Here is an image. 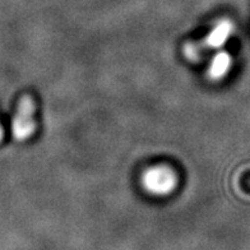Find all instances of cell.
<instances>
[{
  "mask_svg": "<svg viewBox=\"0 0 250 250\" xmlns=\"http://www.w3.org/2000/svg\"><path fill=\"white\" fill-rule=\"evenodd\" d=\"M3 139V128H1V125H0V142Z\"/></svg>",
  "mask_w": 250,
  "mask_h": 250,
  "instance_id": "obj_5",
  "label": "cell"
},
{
  "mask_svg": "<svg viewBox=\"0 0 250 250\" xmlns=\"http://www.w3.org/2000/svg\"><path fill=\"white\" fill-rule=\"evenodd\" d=\"M231 66V56L227 53H220L214 56L212 60L209 69H208V77L212 81H218V79L224 78L230 70Z\"/></svg>",
  "mask_w": 250,
  "mask_h": 250,
  "instance_id": "obj_4",
  "label": "cell"
},
{
  "mask_svg": "<svg viewBox=\"0 0 250 250\" xmlns=\"http://www.w3.org/2000/svg\"><path fill=\"white\" fill-rule=\"evenodd\" d=\"M35 102L30 96H23L12 123V132L17 141H26L36 130Z\"/></svg>",
  "mask_w": 250,
  "mask_h": 250,
  "instance_id": "obj_3",
  "label": "cell"
},
{
  "mask_svg": "<svg viewBox=\"0 0 250 250\" xmlns=\"http://www.w3.org/2000/svg\"><path fill=\"white\" fill-rule=\"evenodd\" d=\"M142 185L151 194L165 195L174 190L178 185V178L171 168L161 165L143 172Z\"/></svg>",
  "mask_w": 250,
  "mask_h": 250,
  "instance_id": "obj_2",
  "label": "cell"
},
{
  "mask_svg": "<svg viewBox=\"0 0 250 250\" xmlns=\"http://www.w3.org/2000/svg\"><path fill=\"white\" fill-rule=\"evenodd\" d=\"M232 23L229 20L220 21L216 27L211 32L208 33V36L199 42H189L184 46V55L187 59L191 62H197L202 58L203 53L208 49H218L222 45H225L231 32H232Z\"/></svg>",
  "mask_w": 250,
  "mask_h": 250,
  "instance_id": "obj_1",
  "label": "cell"
}]
</instances>
